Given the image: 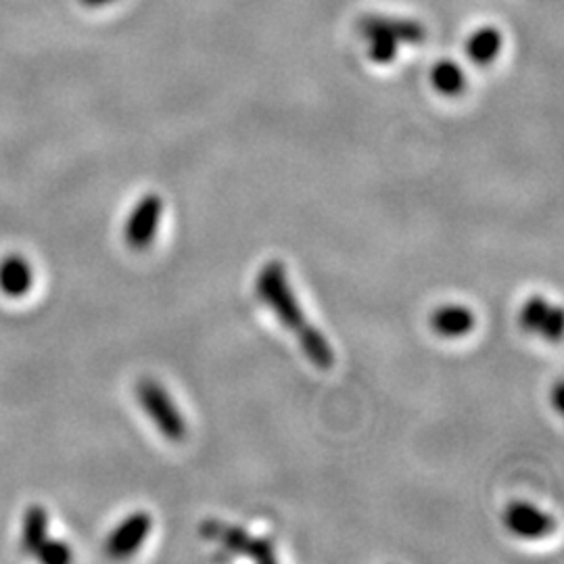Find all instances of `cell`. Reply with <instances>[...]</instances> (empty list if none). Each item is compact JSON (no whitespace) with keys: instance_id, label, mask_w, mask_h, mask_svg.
<instances>
[{"instance_id":"obj_1","label":"cell","mask_w":564,"mask_h":564,"mask_svg":"<svg viewBox=\"0 0 564 564\" xmlns=\"http://www.w3.org/2000/svg\"><path fill=\"white\" fill-rule=\"evenodd\" d=\"M256 293L260 302L265 303L274 312V316L300 339L303 354L310 362L323 370H328L335 364L333 347L314 324L305 321L302 305L291 291L284 263L268 262L263 265L256 279Z\"/></svg>"},{"instance_id":"obj_2","label":"cell","mask_w":564,"mask_h":564,"mask_svg":"<svg viewBox=\"0 0 564 564\" xmlns=\"http://www.w3.org/2000/svg\"><path fill=\"white\" fill-rule=\"evenodd\" d=\"M137 398L147 416L155 423L165 440L178 444L186 437V421L162 384L151 379H142L137 387Z\"/></svg>"},{"instance_id":"obj_3","label":"cell","mask_w":564,"mask_h":564,"mask_svg":"<svg viewBox=\"0 0 564 564\" xmlns=\"http://www.w3.org/2000/svg\"><path fill=\"white\" fill-rule=\"evenodd\" d=\"M199 533L205 540L218 542L230 554H241L256 563L265 564L276 561V550L270 540L256 538L241 527L220 523V521H203Z\"/></svg>"},{"instance_id":"obj_4","label":"cell","mask_w":564,"mask_h":564,"mask_svg":"<svg viewBox=\"0 0 564 564\" xmlns=\"http://www.w3.org/2000/svg\"><path fill=\"white\" fill-rule=\"evenodd\" d=\"M162 197L155 193L144 195L141 202L137 203V207L132 209L130 218L123 226V239L128 242V247H132L134 251H142L153 242L162 220Z\"/></svg>"},{"instance_id":"obj_5","label":"cell","mask_w":564,"mask_h":564,"mask_svg":"<svg viewBox=\"0 0 564 564\" xmlns=\"http://www.w3.org/2000/svg\"><path fill=\"white\" fill-rule=\"evenodd\" d=\"M505 524L510 533L523 540H542L556 529V521L547 512L527 502H514L508 506L505 512Z\"/></svg>"},{"instance_id":"obj_6","label":"cell","mask_w":564,"mask_h":564,"mask_svg":"<svg viewBox=\"0 0 564 564\" xmlns=\"http://www.w3.org/2000/svg\"><path fill=\"white\" fill-rule=\"evenodd\" d=\"M151 527H153V521H151L149 512H134V514H130L109 535V540L105 544L107 556L118 558V561L132 556L141 547L142 542L149 538Z\"/></svg>"},{"instance_id":"obj_7","label":"cell","mask_w":564,"mask_h":564,"mask_svg":"<svg viewBox=\"0 0 564 564\" xmlns=\"http://www.w3.org/2000/svg\"><path fill=\"white\" fill-rule=\"evenodd\" d=\"M475 324H477V318H475L473 310L466 305H458V303L442 305L431 316L433 330L445 339H458V337L468 335L475 328Z\"/></svg>"},{"instance_id":"obj_8","label":"cell","mask_w":564,"mask_h":564,"mask_svg":"<svg viewBox=\"0 0 564 564\" xmlns=\"http://www.w3.org/2000/svg\"><path fill=\"white\" fill-rule=\"evenodd\" d=\"M364 36H375L383 34L391 41L408 42V44H419L426 39V30L419 21L410 20H389V18H366L362 21Z\"/></svg>"},{"instance_id":"obj_9","label":"cell","mask_w":564,"mask_h":564,"mask_svg":"<svg viewBox=\"0 0 564 564\" xmlns=\"http://www.w3.org/2000/svg\"><path fill=\"white\" fill-rule=\"evenodd\" d=\"M34 284V272L21 256H9L0 262V291L7 297H23Z\"/></svg>"},{"instance_id":"obj_10","label":"cell","mask_w":564,"mask_h":564,"mask_svg":"<svg viewBox=\"0 0 564 564\" xmlns=\"http://www.w3.org/2000/svg\"><path fill=\"white\" fill-rule=\"evenodd\" d=\"M48 538V512L42 506H30L23 514L21 550L34 554Z\"/></svg>"},{"instance_id":"obj_11","label":"cell","mask_w":564,"mask_h":564,"mask_svg":"<svg viewBox=\"0 0 564 564\" xmlns=\"http://www.w3.org/2000/svg\"><path fill=\"white\" fill-rule=\"evenodd\" d=\"M502 46V36L494 28H484L475 32L468 41V57L477 65H489L498 57Z\"/></svg>"},{"instance_id":"obj_12","label":"cell","mask_w":564,"mask_h":564,"mask_svg":"<svg viewBox=\"0 0 564 564\" xmlns=\"http://www.w3.org/2000/svg\"><path fill=\"white\" fill-rule=\"evenodd\" d=\"M433 84L440 93H444L447 97L460 95L466 86L463 69L454 63V61H442L435 69H433Z\"/></svg>"},{"instance_id":"obj_13","label":"cell","mask_w":564,"mask_h":564,"mask_svg":"<svg viewBox=\"0 0 564 564\" xmlns=\"http://www.w3.org/2000/svg\"><path fill=\"white\" fill-rule=\"evenodd\" d=\"M547 307H550V303L545 302L542 295H533L524 302L523 310H521V326L527 333H538Z\"/></svg>"},{"instance_id":"obj_14","label":"cell","mask_w":564,"mask_h":564,"mask_svg":"<svg viewBox=\"0 0 564 564\" xmlns=\"http://www.w3.org/2000/svg\"><path fill=\"white\" fill-rule=\"evenodd\" d=\"M34 554L44 564H65L72 561V547L61 540H48V538Z\"/></svg>"},{"instance_id":"obj_15","label":"cell","mask_w":564,"mask_h":564,"mask_svg":"<svg viewBox=\"0 0 564 564\" xmlns=\"http://www.w3.org/2000/svg\"><path fill=\"white\" fill-rule=\"evenodd\" d=\"M538 333L547 341H561L563 335V310L558 305H550Z\"/></svg>"},{"instance_id":"obj_16","label":"cell","mask_w":564,"mask_h":564,"mask_svg":"<svg viewBox=\"0 0 564 564\" xmlns=\"http://www.w3.org/2000/svg\"><path fill=\"white\" fill-rule=\"evenodd\" d=\"M370 41H372V46H370V57L377 61V63H391V61L395 59V55H398V42L391 41L389 36H383V34H375V36H370Z\"/></svg>"},{"instance_id":"obj_17","label":"cell","mask_w":564,"mask_h":564,"mask_svg":"<svg viewBox=\"0 0 564 564\" xmlns=\"http://www.w3.org/2000/svg\"><path fill=\"white\" fill-rule=\"evenodd\" d=\"M554 405L558 412H563V381H558L554 387Z\"/></svg>"},{"instance_id":"obj_18","label":"cell","mask_w":564,"mask_h":564,"mask_svg":"<svg viewBox=\"0 0 564 564\" xmlns=\"http://www.w3.org/2000/svg\"><path fill=\"white\" fill-rule=\"evenodd\" d=\"M86 7H102V4H107V2H111V0H82Z\"/></svg>"}]
</instances>
